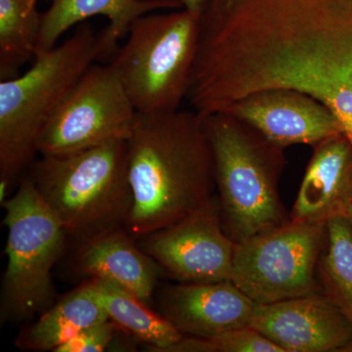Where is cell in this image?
I'll use <instances>...</instances> for the list:
<instances>
[{
  "label": "cell",
  "mask_w": 352,
  "mask_h": 352,
  "mask_svg": "<svg viewBox=\"0 0 352 352\" xmlns=\"http://www.w3.org/2000/svg\"><path fill=\"white\" fill-rule=\"evenodd\" d=\"M127 163L133 195L127 230L138 239L173 226L215 195L212 146L195 111L138 113Z\"/></svg>",
  "instance_id": "obj_1"
},
{
  "label": "cell",
  "mask_w": 352,
  "mask_h": 352,
  "mask_svg": "<svg viewBox=\"0 0 352 352\" xmlns=\"http://www.w3.org/2000/svg\"><path fill=\"white\" fill-rule=\"evenodd\" d=\"M108 57L102 32L88 23L52 50H36L31 68L0 82V179L11 184L34 162L41 132L85 71Z\"/></svg>",
  "instance_id": "obj_2"
},
{
  "label": "cell",
  "mask_w": 352,
  "mask_h": 352,
  "mask_svg": "<svg viewBox=\"0 0 352 352\" xmlns=\"http://www.w3.org/2000/svg\"><path fill=\"white\" fill-rule=\"evenodd\" d=\"M30 178L67 237L78 247L129 228L133 195L127 141L64 156H41L32 163Z\"/></svg>",
  "instance_id": "obj_3"
},
{
  "label": "cell",
  "mask_w": 352,
  "mask_h": 352,
  "mask_svg": "<svg viewBox=\"0 0 352 352\" xmlns=\"http://www.w3.org/2000/svg\"><path fill=\"white\" fill-rule=\"evenodd\" d=\"M214 155L222 226L236 244L291 220L279 195L284 149L226 112L201 116Z\"/></svg>",
  "instance_id": "obj_4"
},
{
  "label": "cell",
  "mask_w": 352,
  "mask_h": 352,
  "mask_svg": "<svg viewBox=\"0 0 352 352\" xmlns=\"http://www.w3.org/2000/svg\"><path fill=\"white\" fill-rule=\"evenodd\" d=\"M112 66L139 115L179 110L188 94L200 17L186 9L146 14L131 25Z\"/></svg>",
  "instance_id": "obj_5"
},
{
  "label": "cell",
  "mask_w": 352,
  "mask_h": 352,
  "mask_svg": "<svg viewBox=\"0 0 352 352\" xmlns=\"http://www.w3.org/2000/svg\"><path fill=\"white\" fill-rule=\"evenodd\" d=\"M1 206L8 230L1 318L28 320L51 307L55 296L51 271L68 237L30 177Z\"/></svg>",
  "instance_id": "obj_6"
},
{
  "label": "cell",
  "mask_w": 352,
  "mask_h": 352,
  "mask_svg": "<svg viewBox=\"0 0 352 352\" xmlns=\"http://www.w3.org/2000/svg\"><path fill=\"white\" fill-rule=\"evenodd\" d=\"M327 226L289 220L236 244L230 281L258 305L323 292L317 265Z\"/></svg>",
  "instance_id": "obj_7"
},
{
  "label": "cell",
  "mask_w": 352,
  "mask_h": 352,
  "mask_svg": "<svg viewBox=\"0 0 352 352\" xmlns=\"http://www.w3.org/2000/svg\"><path fill=\"white\" fill-rule=\"evenodd\" d=\"M138 113L112 64H92L38 139L41 156H64L131 138Z\"/></svg>",
  "instance_id": "obj_8"
},
{
  "label": "cell",
  "mask_w": 352,
  "mask_h": 352,
  "mask_svg": "<svg viewBox=\"0 0 352 352\" xmlns=\"http://www.w3.org/2000/svg\"><path fill=\"white\" fill-rule=\"evenodd\" d=\"M140 239L141 249L182 283L230 281L236 243L222 226L217 194L184 219Z\"/></svg>",
  "instance_id": "obj_9"
},
{
  "label": "cell",
  "mask_w": 352,
  "mask_h": 352,
  "mask_svg": "<svg viewBox=\"0 0 352 352\" xmlns=\"http://www.w3.org/2000/svg\"><path fill=\"white\" fill-rule=\"evenodd\" d=\"M250 326L284 352H352V325L323 292L256 303Z\"/></svg>",
  "instance_id": "obj_10"
},
{
  "label": "cell",
  "mask_w": 352,
  "mask_h": 352,
  "mask_svg": "<svg viewBox=\"0 0 352 352\" xmlns=\"http://www.w3.org/2000/svg\"><path fill=\"white\" fill-rule=\"evenodd\" d=\"M221 112L242 120L273 144L314 146L344 132L330 109L292 88L261 90L234 102Z\"/></svg>",
  "instance_id": "obj_11"
},
{
  "label": "cell",
  "mask_w": 352,
  "mask_h": 352,
  "mask_svg": "<svg viewBox=\"0 0 352 352\" xmlns=\"http://www.w3.org/2000/svg\"><path fill=\"white\" fill-rule=\"evenodd\" d=\"M164 316L183 336L210 339L250 326L256 303L231 281L182 283L164 289Z\"/></svg>",
  "instance_id": "obj_12"
},
{
  "label": "cell",
  "mask_w": 352,
  "mask_h": 352,
  "mask_svg": "<svg viewBox=\"0 0 352 352\" xmlns=\"http://www.w3.org/2000/svg\"><path fill=\"white\" fill-rule=\"evenodd\" d=\"M312 147L314 154L289 217L326 226L333 217H346L352 204V143L342 132Z\"/></svg>",
  "instance_id": "obj_13"
},
{
  "label": "cell",
  "mask_w": 352,
  "mask_h": 352,
  "mask_svg": "<svg viewBox=\"0 0 352 352\" xmlns=\"http://www.w3.org/2000/svg\"><path fill=\"white\" fill-rule=\"evenodd\" d=\"M182 7L179 0H51L50 8L43 13L38 50H52L74 25L94 16H104L110 24L102 36L108 57H113L118 41L126 38L134 21L152 11Z\"/></svg>",
  "instance_id": "obj_14"
},
{
  "label": "cell",
  "mask_w": 352,
  "mask_h": 352,
  "mask_svg": "<svg viewBox=\"0 0 352 352\" xmlns=\"http://www.w3.org/2000/svg\"><path fill=\"white\" fill-rule=\"evenodd\" d=\"M126 231L109 233L80 245L76 265L82 274L110 282L148 303L162 268L132 242Z\"/></svg>",
  "instance_id": "obj_15"
},
{
  "label": "cell",
  "mask_w": 352,
  "mask_h": 352,
  "mask_svg": "<svg viewBox=\"0 0 352 352\" xmlns=\"http://www.w3.org/2000/svg\"><path fill=\"white\" fill-rule=\"evenodd\" d=\"M90 295L101 305L109 320L151 351L166 352L184 336L166 317L148 307L138 296L110 282L91 278L85 282Z\"/></svg>",
  "instance_id": "obj_16"
},
{
  "label": "cell",
  "mask_w": 352,
  "mask_h": 352,
  "mask_svg": "<svg viewBox=\"0 0 352 352\" xmlns=\"http://www.w3.org/2000/svg\"><path fill=\"white\" fill-rule=\"evenodd\" d=\"M106 320L107 314L83 283L44 311L20 333L16 344L27 351L54 352L78 333Z\"/></svg>",
  "instance_id": "obj_17"
},
{
  "label": "cell",
  "mask_w": 352,
  "mask_h": 352,
  "mask_svg": "<svg viewBox=\"0 0 352 352\" xmlns=\"http://www.w3.org/2000/svg\"><path fill=\"white\" fill-rule=\"evenodd\" d=\"M38 0H0V78L10 80L36 56L43 13Z\"/></svg>",
  "instance_id": "obj_18"
},
{
  "label": "cell",
  "mask_w": 352,
  "mask_h": 352,
  "mask_svg": "<svg viewBox=\"0 0 352 352\" xmlns=\"http://www.w3.org/2000/svg\"><path fill=\"white\" fill-rule=\"evenodd\" d=\"M327 239L317 265L322 291L352 325V229L346 217L329 220Z\"/></svg>",
  "instance_id": "obj_19"
},
{
  "label": "cell",
  "mask_w": 352,
  "mask_h": 352,
  "mask_svg": "<svg viewBox=\"0 0 352 352\" xmlns=\"http://www.w3.org/2000/svg\"><path fill=\"white\" fill-rule=\"evenodd\" d=\"M214 352H284L252 326L235 329L210 338Z\"/></svg>",
  "instance_id": "obj_20"
},
{
  "label": "cell",
  "mask_w": 352,
  "mask_h": 352,
  "mask_svg": "<svg viewBox=\"0 0 352 352\" xmlns=\"http://www.w3.org/2000/svg\"><path fill=\"white\" fill-rule=\"evenodd\" d=\"M118 326L106 320L85 329L54 352H101L107 351L115 338Z\"/></svg>",
  "instance_id": "obj_21"
},
{
  "label": "cell",
  "mask_w": 352,
  "mask_h": 352,
  "mask_svg": "<svg viewBox=\"0 0 352 352\" xmlns=\"http://www.w3.org/2000/svg\"><path fill=\"white\" fill-rule=\"evenodd\" d=\"M179 2L183 8L201 17L208 0H179Z\"/></svg>",
  "instance_id": "obj_22"
},
{
  "label": "cell",
  "mask_w": 352,
  "mask_h": 352,
  "mask_svg": "<svg viewBox=\"0 0 352 352\" xmlns=\"http://www.w3.org/2000/svg\"><path fill=\"white\" fill-rule=\"evenodd\" d=\"M9 185L10 184L6 182V180L0 179V201H1V205L7 200L6 195L7 192H8Z\"/></svg>",
  "instance_id": "obj_23"
},
{
  "label": "cell",
  "mask_w": 352,
  "mask_h": 352,
  "mask_svg": "<svg viewBox=\"0 0 352 352\" xmlns=\"http://www.w3.org/2000/svg\"><path fill=\"white\" fill-rule=\"evenodd\" d=\"M346 217L347 220H349V224H351V229H352V204H351V207H349V212H347Z\"/></svg>",
  "instance_id": "obj_24"
}]
</instances>
